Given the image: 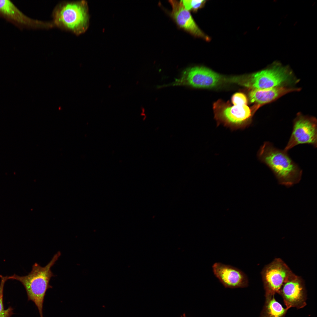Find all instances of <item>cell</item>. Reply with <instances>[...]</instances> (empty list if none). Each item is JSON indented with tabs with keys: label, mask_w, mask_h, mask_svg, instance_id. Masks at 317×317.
Segmentation results:
<instances>
[{
	"label": "cell",
	"mask_w": 317,
	"mask_h": 317,
	"mask_svg": "<svg viewBox=\"0 0 317 317\" xmlns=\"http://www.w3.org/2000/svg\"><path fill=\"white\" fill-rule=\"evenodd\" d=\"M257 155L259 159L272 170L280 184L290 187L300 181L301 170L284 150L276 148L269 142H265Z\"/></svg>",
	"instance_id": "6da1fadb"
},
{
	"label": "cell",
	"mask_w": 317,
	"mask_h": 317,
	"mask_svg": "<svg viewBox=\"0 0 317 317\" xmlns=\"http://www.w3.org/2000/svg\"><path fill=\"white\" fill-rule=\"evenodd\" d=\"M61 254V252H58L44 267L35 263L32 266L31 271L27 275L21 276L14 274L8 276V279L16 280L22 284L26 291L28 300L35 303L40 317H43V304L46 292L48 289L52 287L49 284L50 281L55 276L51 268Z\"/></svg>",
	"instance_id": "7a4b0ae2"
},
{
	"label": "cell",
	"mask_w": 317,
	"mask_h": 317,
	"mask_svg": "<svg viewBox=\"0 0 317 317\" xmlns=\"http://www.w3.org/2000/svg\"><path fill=\"white\" fill-rule=\"evenodd\" d=\"M52 16L55 27L77 36L85 32L89 26L88 6L85 0L60 3L53 10Z\"/></svg>",
	"instance_id": "3957f363"
},
{
	"label": "cell",
	"mask_w": 317,
	"mask_h": 317,
	"mask_svg": "<svg viewBox=\"0 0 317 317\" xmlns=\"http://www.w3.org/2000/svg\"><path fill=\"white\" fill-rule=\"evenodd\" d=\"M221 100L213 104L215 118L217 126L220 124L233 130L243 129L251 123L252 114L247 104H233Z\"/></svg>",
	"instance_id": "277c9868"
},
{
	"label": "cell",
	"mask_w": 317,
	"mask_h": 317,
	"mask_svg": "<svg viewBox=\"0 0 317 317\" xmlns=\"http://www.w3.org/2000/svg\"><path fill=\"white\" fill-rule=\"evenodd\" d=\"M221 79L220 75L209 68L203 66H195L186 69L180 77L169 85L211 88L217 85Z\"/></svg>",
	"instance_id": "5b68a950"
},
{
	"label": "cell",
	"mask_w": 317,
	"mask_h": 317,
	"mask_svg": "<svg viewBox=\"0 0 317 317\" xmlns=\"http://www.w3.org/2000/svg\"><path fill=\"white\" fill-rule=\"evenodd\" d=\"M294 274L280 258L275 259L265 266L261 272L265 296L278 293L283 284Z\"/></svg>",
	"instance_id": "8992f818"
},
{
	"label": "cell",
	"mask_w": 317,
	"mask_h": 317,
	"mask_svg": "<svg viewBox=\"0 0 317 317\" xmlns=\"http://www.w3.org/2000/svg\"><path fill=\"white\" fill-rule=\"evenodd\" d=\"M290 77V73L286 68L276 66L249 75L244 84L253 89H268L279 87Z\"/></svg>",
	"instance_id": "52a82bcc"
},
{
	"label": "cell",
	"mask_w": 317,
	"mask_h": 317,
	"mask_svg": "<svg viewBox=\"0 0 317 317\" xmlns=\"http://www.w3.org/2000/svg\"><path fill=\"white\" fill-rule=\"evenodd\" d=\"M0 16L20 29H48L55 27L52 22L40 21L27 16L10 0H0Z\"/></svg>",
	"instance_id": "ba28073f"
},
{
	"label": "cell",
	"mask_w": 317,
	"mask_h": 317,
	"mask_svg": "<svg viewBox=\"0 0 317 317\" xmlns=\"http://www.w3.org/2000/svg\"><path fill=\"white\" fill-rule=\"evenodd\" d=\"M317 130L315 119L298 116L294 121L292 132L284 150H288L298 145L311 144L317 147Z\"/></svg>",
	"instance_id": "9c48e42d"
},
{
	"label": "cell",
	"mask_w": 317,
	"mask_h": 317,
	"mask_svg": "<svg viewBox=\"0 0 317 317\" xmlns=\"http://www.w3.org/2000/svg\"><path fill=\"white\" fill-rule=\"evenodd\" d=\"M278 294L282 297L286 308H303L306 305L307 295L303 279L294 274L283 285Z\"/></svg>",
	"instance_id": "30bf717a"
},
{
	"label": "cell",
	"mask_w": 317,
	"mask_h": 317,
	"mask_svg": "<svg viewBox=\"0 0 317 317\" xmlns=\"http://www.w3.org/2000/svg\"><path fill=\"white\" fill-rule=\"evenodd\" d=\"M212 268L214 275L225 288L234 289L248 286L247 275L238 268L219 262L213 264Z\"/></svg>",
	"instance_id": "8fae6325"
},
{
	"label": "cell",
	"mask_w": 317,
	"mask_h": 317,
	"mask_svg": "<svg viewBox=\"0 0 317 317\" xmlns=\"http://www.w3.org/2000/svg\"><path fill=\"white\" fill-rule=\"evenodd\" d=\"M169 2L172 8L171 16L180 28L195 36L209 41L210 38L198 27L189 11L185 8L180 1L171 0Z\"/></svg>",
	"instance_id": "7c38bea8"
},
{
	"label": "cell",
	"mask_w": 317,
	"mask_h": 317,
	"mask_svg": "<svg viewBox=\"0 0 317 317\" xmlns=\"http://www.w3.org/2000/svg\"><path fill=\"white\" fill-rule=\"evenodd\" d=\"M294 90H296L279 87L266 89H253L249 93V98L251 102L264 104Z\"/></svg>",
	"instance_id": "4fadbf2b"
},
{
	"label": "cell",
	"mask_w": 317,
	"mask_h": 317,
	"mask_svg": "<svg viewBox=\"0 0 317 317\" xmlns=\"http://www.w3.org/2000/svg\"><path fill=\"white\" fill-rule=\"evenodd\" d=\"M274 296H265V302L259 317H285L288 309L284 308Z\"/></svg>",
	"instance_id": "5bb4252c"
},
{
	"label": "cell",
	"mask_w": 317,
	"mask_h": 317,
	"mask_svg": "<svg viewBox=\"0 0 317 317\" xmlns=\"http://www.w3.org/2000/svg\"><path fill=\"white\" fill-rule=\"evenodd\" d=\"M0 317H10L13 314V309L11 307L4 309L3 303V290L4 284L8 280L7 276H0Z\"/></svg>",
	"instance_id": "9a60e30c"
},
{
	"label": "cell",
	"mask_w": 317,
	"mask_h": 317,
	"mask_svg": "<svg viewBox=\"0 0 317 317\" xmlns=\"http://www.w3.org/2000/svg\"><path fill=\"white\" fill-rule=\"evenodd\" d=\"M185 8L188 11L196 12L202 8L205 3V0H183L180 1Z\"/></svg>",
	"instance_id": "2e32d148"
},
{
	"label": "cell",
	"mask_w": 317,
	"mask_h": 317,
	"mask_svg": "<svg viewBox=\"0 0 317 317\" xmlns=\"http://www.w3.org/2000/svg\"><path fill=\"white\" fill-rule=\"evenodd\" d=\"M231 101L233 104H247V99L246 95L241 92H237L232 97Z\"/></svg>",
	"instance_id": "e0dca14e"
},
{
	"label": "cell",
	"mask_w": 317,
	"mask_h": 317,
	"mask_svg": "<svg viewBox=\"0 0 317 317\" xmlns=\"http://www.w3.org/2000/svg\"><path fill=\"white\" fill-rule=\"evenodd\" d=\"M181 317H186L185 313H184L182 316H181Z\"/></svg>",
	"instance_id": "ac0fdd59"
}]
</instances>
